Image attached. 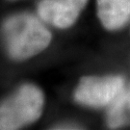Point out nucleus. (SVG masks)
Segmentation results:
<instances>
[{
	"label": "nucleus",
	"instance_id": "3",
	"mask_svg": "<svg viewBox=\"0 0 130 130\" xmlns=\"http://www.w3.org/2000/svg\"><path fill=\"white\" fill-rule=\"evenodd\" d=\"M124 80L121 76H87L80 80L74 93L77 102L90 107L111 104L121 93Z\"/></svg>",
	"mask_w": 130,
	"mask_h": 130
},
{
	"label": "nucleus",
	"instance_id": "2",
	"mask_svg": "<svg viewBox=\"0 0 130 130\" xmlns=\"http://www.w3.org/2000/svg\"><path fill=\"white\" fill-rule=\"evenodd\" d=\"M44 103L42 91L34 85H24L14 95L0 104V129L14 130L36 121Z\"/></svg>",
	"mask_w": 130,
	"mask_h": 130
},
{
	"label": "nucleus",
	"instance_id": "6",
	"mask_svg": "<svg viewBox=\"0 0 130 130\" xmlns=\"http://www.w3.org/2000/svg\"><path fill=\"white\" fill-rule=\"evenodd\" d=\"M107 123L111 128L130 123V86L123 88L121 93L111 103L107 114Z\"/></svg>",
	"mask_w": 130,
	"mask_h": 130
},
{
	"label": "nucleus",
	"instance_id": "5",
	"mask_svg": "<svg viewBox=\"0 0 130 130\" xmlns=\"http://www.w3.org/2000/svg\"><path fill=\"white\" fill-rule=\"evenodd\" d=\"M98 14L103 26L116 30L130 19V0H96Z\"/></svg>",
	"mask_w": 130,
	"mask_h": 130
},
{
	"label": "nucleus",
	"instance_id": "4",
	"mask_svg": "<svg viewBox=\"0 0 130 130\" xmlns=\"http://www.w3.org/2000/svg\"><path fill=\"white\" fill-rule=\"evenodd\" d=\"M88 0H42L39 14L43 20L58 28H68L78 19Z\"/></svg>",
	"mask_w": 130,
	"mask_h": 130
},
{
	"label": "nucleus",
	"instance_id": "1",
	"mask_svg": "<svg viewBox=\"0 0 130 130\" xmlns=\"http://www.w3.org/2000/svg\"><path fill=\"white\" fill-rule=\"evenodd\" d=\"M2 34L10 56L25 60L45 49L51 42V33L30 14H17L3 24Z\"/></svg>",
	"mask_w": 130,
	"mask_h": 130
}]
</instances>
